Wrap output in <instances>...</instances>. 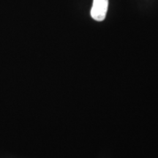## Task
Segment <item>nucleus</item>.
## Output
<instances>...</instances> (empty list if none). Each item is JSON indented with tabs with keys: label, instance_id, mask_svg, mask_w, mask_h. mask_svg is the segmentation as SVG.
Returning a JSON list of instances; mask_svg holds the SVG:
<instances>
[{
	"label": "nucleus",
	"instance_id": "nucleus-1",
	"mask_svg": "<svg viewBox=\"0 0 158 158\" xmlns=\"http://www.w3.org/2000/svg\"><path fill=\"white\" fill-rule=\"evenodd\" d=\"M108 7V0H93L91 9V16L97 21H102L106 19Z\"/></svg>",
	"mask_w": 158,
	"mask_h": 158
}]
</instances>
